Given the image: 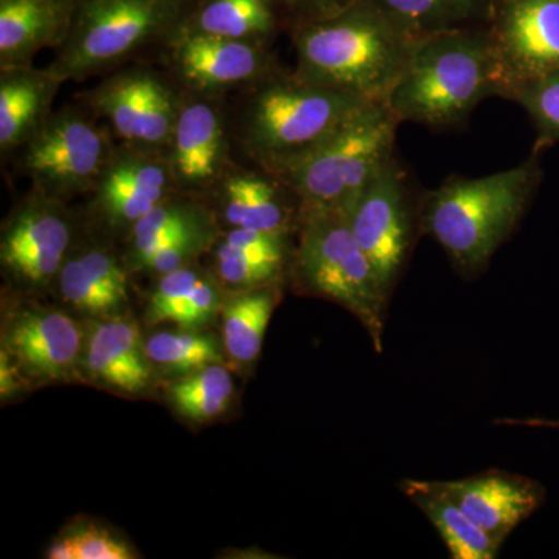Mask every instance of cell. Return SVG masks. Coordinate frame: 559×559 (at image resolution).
I'll return each mask as SVG.
<instances>
[{
    "label": "cell",
    "instance_id": "1",
    "mask_svg": "<svg viewBox=\"0 0 559 559\" xmlns=\"http://www.w3.org/2000/svg\"><path fill=\"white\" fill-rule=\"evenodd\" d=\"M371 102L307 83L278 66L227 97L235 157L280 175Z\"/></svg>",
    "mask_w": 559,
    "mask_h": 559
},
{
    "label": "cell",
    "instance_id": "2",
    "mask_svg": "<svg viewBox=\"0 0 559 559\" xmlns=\"http://www.w3.org/2000/svg\"><path fill=\"white\" fill-rule=\"evenodd\" d=\"M289 28L300 80L374 102L388 100L418 43L370 0Z\"/></svg>",
    "mask_w": 559,
    "mask_h": 559
},
{
    "label": "cell",
    "instance_id": "3",
    "mask_svg": "<svg viewBox=\"0 0 559 559\" xmlns=\"http://www.w3.org/2000/svg\"><path fill=\"white\" fill-rule=\"evenodd\" d=\"M503 90L491 32L462 27L418 39L385 103L400 121L454 130L466 123L479 103L502 97Z\"/></svg>",
    "mask_w": 559,
    "mask_h": 559
},
{
    "label": "cell",
    "instance_id": "4",
    "mask_svg": "<svg viewBox=\"0 0 559 559\" xmlns=\"http://www.w3.org/2000/svg\"><path fill=\"white\" fill-rule=\"evenodd\" d=\"M536 180L535 160L484 178L447 180L419 200V229L439 242L460 274L473 277L516 229Z\"/></svg>",
    "mask_w": 559,
    "mask_h": 559
},
{
    "label": "cell",
    "instance_id": "5",
    "mask_svg": "<svg viewBox=\"0 0 559 559\" xmlns=\"http://www.w3.org/2000/svg\"><path fill=\"white\" fill-rule=\"evenodd\" d=\"M191 0H76L64 43L49 68L62 81H86L154 61L178 31Z\"/></svg>",
    "mask_w": 559,
    "mask_h": 559
},
{
    "label": "cell",
    "instance_id": "6",
    "mask_svg": "<svg viewBox=\"0 0 559 559\" xmlns=\"http://www.w3.org/2000/svg\"><path fill=\"white\" fill-rule=\"evenodd\" d=\"M296 237L288 272L296 288L352 312L381 355L390 294L356 240L347 213L301 212Z\"/></svg>",
    "mask_w": 559,
    "mask_h": 559
},
{
    "label": "cell",
    "instance_id": "7",
    "mask_svg": "<svg viewBox=\"0 0 559 559\" xmlns=\"http://www.w3.org/2000/svg\"><path fill=\"white\" fill-rule=\"evenodd\" d=\"M401 121L385 102H371L278 178L296 191L301 212L347 213L364 187L395 156Z\"/></svg>",
    "mask_w": 559,
    "mask_h": 559
},
{
    "label": "cell",
    "instance_id": "8",
    "mask_svg": "<svg viewBox=\"0 0 559 559\" xmlns=\"http://www.w3.org/2000/svg\"><path fill=\"white\" fill-rule=\"evenodd\" d=\"M119 140L109 124L79 100L53 110L43 128L10 157L13 170L51 200L86 197Z\"/></svg>",
    "mask_w": 559,
    "mask_h": 559
},
{
    "label": "cell",
    "instance_id": "9",
    "mask_svg": "<svg viewBox=\"0 0 559 559\" xmlns=\"http://www.w3.org/2000/svg\"><path fill=\"white\" fill-rule=\"evenodd\" d=\"M73 98L105 120L120 143L165 153L182 90L156 61H139L114 70Z\"/></svg>",
    "mask_w": 559,
    "mask_h": 559
},
{
    "label": "cell",
    "instance_id": "10",
    "mask_svg": "<svg viewBox=\"0 0 559 559\" xmlns=\"http://www.w3.org/2000/svg\"><path fill=\"white\" fill-rule=\"evenodd\" d=\"M80 229V213L68 202L51 200L31 187L2 226L3 275L27 293L53 288Z\"/></svg>",
    "mask_w": 559,
    "mask_h": 559
},
{
    "label": "cell",
    "instance_id": "11",
    "mask_svg": "<svg viewBox=\"0 0 559 559\" xmlns=\"http://www.w3.org/2000/svg\"><path fill=\"white\" fill-rule=\"evenodd\" d=\"M178 193L160 151L120 143L80 213L87 230L121 246L132 227L160 202Z\"/></svg>",
    "mask_w": 559,
    "mask_h": 559
},
{
    "label": "cell",
    "instance_id": "12",
    "mask_svg": "<svg viewBox=\"0 0 559 559\" xmlns=\"http://www.w3.org/2000/svg\"><path fill=\"white\" fill-rule=\"evenodd\" d=\"M347 218L382 286L392 296L419 226V202L415 201L409 176L396 156L364 187L349 205Z\"/></svg>",
    "mask_w": 559,
    "mask_h": 559
},
{
    "label": "cell",
    "instance_id": "13",
    "mask_svg": "<svg viewBox=\"0 0 559 559\" xmlns=\"http://www.w3.org/2000/svg\"><path fill=\"white\" fill-rule=\"evenodd\" d=\"M180 90L229 97L278 68L271 44L176 31L156 55Z\"/></svg>",
    "mask_w": 559,
    "mask_h": 559
},
{
    "label": "cell",
    "instance_id": "14",
    "mask_svg": "<svg viewBox=\"0 0 559 559\" xmlns=\"http://www.w3.org/2000/svg\"><path fill=\"white\" fill-rule=\"evenodd\" d=\"M165 156L176 191L204 200L237 162L227 97L182 90V102Z\"/></svg>",
    "mask_w": 559,
    "mask_h": 559
},
{
    "label": "cell",
    "instance_id": "15",
    "mask_svg": "<svg viewBox=\"0 0 559 559\" xmlns=\"http://www.w3.org/2000/svg\"><path fill=\"white\" fill-rule=\"evenodd\" d=\"M219 230L271 231L294 237L299 230L301 202L296 191L274 173L237 160L204 198Z\"/></svg>",
    "mask_w": 559,
    "mask_h": 559
},
{
    "label": "cell",
    "instance_id": "16",
    "mask_svg": "<svg viewBox=\"0 0 559 559\" xmlns=\"http://www.w3.org/2000/svg\"><path fill=\"white\" fill-rule=\"evenodd\" d=\"M492 13L496 22L489 32L506 90L516 81L559 70V0H502Z\"/></svg>",
    "mask_w": 559,
    "mask_h": 559
},
{
    "label": "cell",
    "instance_id": "17",
    "mask_svg": "<svg viewBox=\"0 0 559 559\" xmlns=\"http://www.w3.org/2000/svg\"><path fill=\"white\" fill-rule=\"evenodd\" d=\"M80 326L64 311L24 307L3 329V349L27 377L44 382L68 381L80 362Z\"/></svg>",
    "mask_w": 559,
    "mask_h": 559
},
{
    "label": "cell",
    "instance_id": "18",
    "mask_svg": "<svg viewBox=\"0 0 559 559\" xmlns=\"http://www.w3.org/2000/svg\"><path fill=\"white\" fill-rule=\"evenodd\" d=\"M437 481L477 527L500 544L546 500V488L539 481L509 471L488 469L459 480Z\"/></svg>",
    "mask_w": 559,
    "mask_h": 559
},
{
    "label": "cell",
    "instance_id": "19",
    "mask_svg": "<svg viewBox=\"0 0 559 559\" xmlns=\"http://www.w3.org/2000/svg\"><path fill=\"white\" fill-rule=\"evenodd\" d=\"M293 238L245 227L219 230L207 252L209 270L227 293L282 283L293 259Z\"/></svg>",
    "mask_w": 559,
    "mask_h": 559
},
{
    "label": "cell",
    "instance_id": "20",
    "mask_svg": "<svg viewBox=\"0 0 559 559\" xmlns=\"http://www.w3.org/2000/svg\"><path fill=\"white\" fill-rule=\"evenodd\" d=\"M62 81L35 66L0 69V156L2 162L21 148L43 128L53 112Z\"/></svg>",
    "mask_w": 559,
    "mask_h": 559
},
{
    "label": "cell",
    "instance_id": "21",
    "mask_svg": "<svg viewBox=\"0 0 559 559\" xmlns=\"http://www.w3.org/2000/svg\"><path fill=\"white\" fill-rule=\"evenodd\" d=\"M76 0H0V69L31 66L64 43Z\"/></svg>",
    "mask_w": 559,
    "mask_h": 559
},
{
    "label": "cell",
    "instance_id": "22",
    "mask_svg": "<svg viewBox=\"0 0 559 559\" xmlns=\"http://www.w3.org/2000/svg\"><path fill=\"white\" fill-rule=\"evenodd\" d=\"M150 356L132 320L109 319L92 326L84 369L92 380L117 392L143 393L151 382Z\"/></svg>",
    "mask_w": 559,
    "mask_h": 559
},
{
    "label": "cell",
    "instance_id": "23",
    "mask_svg": "<svg viewBox=\"0 0 559 559\" xmlns=\"http://www.w3.org/2000/svg\"><path fill=\"white\" fill-rule=\"evenodd\" d=\"M219 229L207 202L175 193L132 227L121 242V252L132 274L154 253L193 231Z\"/></svg>",
    "mask_w": 559,
    "mask_h": 559
},
{
    "label": "cell",
    "instance_id": "24",
    "mask_svg": "<svg viewBox=\"0 0 559 559\" xmlns=\"http://www.w3.org/2000/svg\"><path fill=\"white\" fill-rule=\"evenodd\" d=\"M401 491L437 528L452 559H495L502 544L477 527L437 480L401 481Z\"/></svg>",
    "mask_w": 559,
    "mask_h": 559
},
{
    "label": "cell",
    "instance_id": "25",
    "mask_svg": "<svg viewBox=\"0 0 559 559\" xmlns=\"http://www.w3.org/2000/svg\"><path fill=\"white\" fill-rule=\"evenodd\" d=\"M179 28L272 46L280 16L275 0H191Z\"/></svg>",
    "mask_w": 559,
    "mask_h": 559
},
{
    "label": "cell",
    "instance_id": "26",
    "mask_svg": "<svg viewBox=\"0 0 559 559\" xmlns=\"http://www.w3.org/2000/svg\"><path fill=\"white\" fill-rule=\"evenodd\" d=\"M280 293V283L227 293L221 311L224 347L230 358L245 364L259 358Z\"/></svg>",
    "mask_w": 559,
    "mask_h": 559
},
{
    "label": "cell",
    "instance_id": "27",
    "mask_svg": "<svg viewBox=\"0 0 559 559\" xmlns=\"http://www.w3.org/2000/svg\"><path fill=\"white\" fill-rule=\"evenodd\" d=\"M415 38L492 17L495 0H370Z\"/></svg>",
    "mask_w": 559,
    "mask_h": 559
},
{
    "label": "cell",
    "instance_id": "28",
    "mask_svg": "<svg viewBox=\"0 0 559 559\" xmlns=\"http://www.w3.org/2000/svg\"><path fill=\"white\" fill-rule=\"evenodd\" d=\"M234 390L229 371L215 362L173 382L168 396L179 415L191 421H205L226 411Z\"/></svg>",
    "mask_w": 559,
    "mask_h": 559
},
{
    "label": "cell",
    "instance_id": "29",
    "mask_svg": "<svg viewBox=\"0 0 559 559\" xmlns=\"http://www.w3.org/2000/svg\"><path fill=\"white\" fill-rule=\"evenodd\" d=\"M153 362L176 371H194L221 362L223 355L215 337L200 333H159L146 342Z\"/></svg>",
    "mask_w": 559,
    "mask_h": 559
},
{
    "label": "cell",
    "instance_id": "30",
    "mask_svg": "<svg viewBox=\"0 0 559 559\" xmlns=\"http://www.w3.org/2000/svg\"><path fill=\"white\" fill-rule=\"evenodd\" d=\"M53 288L58 289L66 304L86 314H112L127 305L95 282L72 250L62 264Z\"/></svg>",
    "mask_w": 559,
    "mask_h": 559
},
{
    "label": "cell",
    "instance_id": "31",
    "mask_svg": "<svg viewBox=\"0 0 559 559\" xmlns=\"http://www.w3.org/2000/svg\"><path fill=\"white\" fill-rule=\"evenodd\" d=\"M503 98L524 106L544 138L559 139V70L511 83Z\"/></svg>",
    "mask_w": 559,
    "mask_h": 559
},
{
    "label": "cell",
    "instance_id": "32",
    "mask_svg": "<svg viewBox=\"0 0 559 559\" xmlns=\"http://www.w3.org/2000/svg\"><path fill=\"white\" fill-rule=\"evenodd\" d=\"M207 274L209 267H202L200 261H194L167 274L157 275L156 286L148 301L151 322H167L175 319L176 312L182 307L191 290L197 288Z\"/></svg>",
    "mask_w": 559,
    "mask_h": 559
},
{
    "label": "cell",
    "instance_id": "33",
    "mask_svg": "<svg viewBox=\"0 0 559 559\" xmlns=\"http://www.w3.org/2000/svg\"><path fill=\"white\" fill-rule=\"evenodd\" d=\"M79 559H130V547L105 530L90 528L73 535Z\"/></svg>",
    "mask_w": 559,
    "mask_h": 559
},
{
    "label": "cell",
    "instance_id": "34",
    "mask_svg": "<svg viewBox=\"0 0 559 559\" xmlns=\"http://www.w3.org/2000/svg\"><path fill=\"white\" fill-rule=\"evenodd\" d=\"M355 0H286L288 7L290 24H300V22L322 20L331 16L337 11L347 9Z\"/></svg>",
    "mask_w": 559,
    "mask_h": 559
},
{
    "label": "cell",
    "instance_id": "35",
    "mask_svg": "<svg viewBox=\"0 0 559 559\" xmlns=\"http://www.w3.org/2000/svg\"><path fill=\"white\" fill-rule=\"evenodd\" d=\"M20 367L16 366L9 353L2 349L0 355V395L2 399H9L21 390Z\"/></svg>",
    "mask_w": 559,
    "mask_h": 559
},
{
    "label": "cell",
    "instance_id": "36",
    "mask_svg": "<svg viewBox=\"0 0 559 559\" xmlns=\"http://www.w3.org/2000/svg\"><path fill=\"white\" fill-rule=\"evenodd\" d=\"M495 425L499 426H525V428H546L559 430V419H546V418H502L496 419Z\"/></svg>",
    "mask_w": 559,
    "mask_h": 559
},
{
    "label": "cell",
    "instance_id": "37",
    "mask_svg": "<svg viewBox=\"0 0 559 559\" xmlns=\"http://www.w3.org/2000/svg\"><path fill=\"white\" fill-rule=\"evenodd\" d=\"M47 557L51 559H79V557H76V546L73 536L55 540L49 551H47Z\"/></svg>",
    "mask_w": 559,
    "mask_h": 559
},
{
    "label": "cell",
    "instance_id": "38",
    "mask_svg": "<svg viewBox=\"0 0 559 559\" xmlns=\"http://www.w3.org/2000/svg\"><path fill=\"white\" fill-rule=\"evenodd\" d=\"M285 2H286V0H283V3H285Z\"/></svg>",
    "mask_w": 559,
    "mask_h": 559
}]
</instances>
